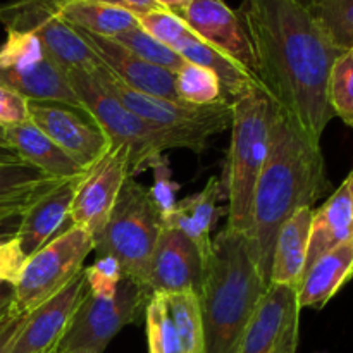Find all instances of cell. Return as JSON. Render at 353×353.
Segmentation results:
<instances>
[{"label": "cell", "mask_w": 353, "mask_h": 353, "mask_svg": "<svg viewBox=\"0 0 353 353\" xmlns=\"http://www.w3.org/2000/svg\"><path fill=\"white\" fill-rule=\"evenodd\" d=\"M257 79L272 103L314 141L334 114L327 102L331 69L343 52L299 0H243L240 9Z\"/></svg>", "instance_id": "obj_1"}, {"label": "cell", "mask_w": 353, "mask_h": 353, "mask_svg": "<svg viewBox=\"0 0 353 353\" xmlns=\"http://www.w3.org/2000/svg\"><path fill=\"white\" fill-rule=\"evenodd\" d=\"M330 188L319 141H314L285 110L271 102L268 157L255 185L247 234L255 264L268 285L279 228L299 209L312 207Z\"/></svg>", "instance_id": "obj_2"}, {"label": "cell", "mask_w": 353, "mask_h": 353, "mask_svg": "<svg viewBox=\"0 0 353 353\" xmlns=\"http://www.w3.org/2000/svg\"><path fill=\"white\" fill-rule=\"evenodd\" d=\"M268 286L255 264L247 234L221 231L212 240L199 293L203 353H238Z\"/></svg>", "instance_id": "obj_3"}, {"label": "cell", "mask_w": 353, "mask_h": 353, "mask_svg": "<svg viewBox=\"0 0 353 353\" xmlns=\"http://www.w3.org/2000/svg\"><path fill=\"white\" fill-rule=\"evenodd\" d=\"M231 143L224 192L231 233L248 234L257 179L268 157L271 138V100L254 88L231 103Z\"/></svg>", "instance_id": "obj_4"}, {"label": "cell", "mask_w": 353, "mask_h": 353, "mask_svg": "<svg viewBox=\"0 0 353 353\" xmlns=\"http://www.w3.org/2000/svg\"><path fill=\"white\" fill-rule=\"evenodd\" d=\"M68 74L78 100L102 128L110 145H124L130 150V178L154 168L164 159V152L171 148H188L196 154L205 150L207 145L193 138L145 123L103 88L90 69H72Z\"/></svg>", "instance_id": "obj_5"}, {"label": "cell", "mask_w": 353, "mask_h": 353, "mask_svg": "<svg viewBox=\"0 0 353 353\" xmlns=\"http://www.w3.org/2000/svg\"><path fill=\"white\" fill-rule=\"evenodd\" d=\"M162 231L164 219L152 200L150 190L134 178H128L109 221L93 240V252L97 257L110 255L116 259L124 278L147 288L152 255Z\"/></svg>", "instance_id": "obj_6"}, {"label": "cell", "mask_w": 353, "mask_h": 353, "mask_svg": "<svg viewBox=\"0 0 353 353\" xmlns=\"http://www.w3.org/2000/svg\"><path fill=\"white\" fill-rule=\"evenodd\" d=\"M0 45V85L26 100L83 107L69 74L34 34L7 30Z\"/></svg>", "instance_id": "obj_7"}, {"label": "cell", "mask_w": 353, "mask_h": 353, "mask_svg": "<svg viewBox=\"0 0 353 353\" xmlns=\"http://www.w3.org/2000/svg\"><path fill=\"white\" fill-rule=\"evenodd\" d=\"M93 248L92 234L83 228L72 226L30 255L19 279L12 286L14 302L10 312L17 316L30 314L62 292L76 276L81 274L83 264Z\"/></svg>", "instance_id": "obj_8"}, {"label": "cell", "mask_w": 353, "mask_h": 353, "mask_svg": "<svg viewBox=\"0 0 353 353\" xmlns=\"http://www.w3.org/2000/svg\"><path fill=\"white\" fill-rule=\"evenodd\" d=\"M90 71L102 83L103 88L116 95L131 112L159 130L185 134L207 145L212 134L226 131L231 126V103L193 105L181 100L147 95L119 81L102 62L93 65Z\"/></svg>", "instance_id": "obj_9"}, {"label": "cell", "mask_w": 353, "mask_h": 353, "mask_svg": "<svg viewBox=\"0 0 353 353\" xmlns=\"http://www.w3.org/2000/svg\"><path fill=\"white\" fill-rule=\"evenodd\" d=\"M150 296V290L130 278H123L112 299H99L88 292L57 352L103 353L121 330L140 321Z\"/></svg>", "instance_id": "obj_10"}, {"label": "cell", "mask_w": 353, "mask_h": 353, "mask_svg": "<svg viewBox=\"0 0 353 353\" xmlns=\"http://www.w3.org/2000/svg\"><path fill=\"white\" fill-rule=\"evenodd\" d=\"M0 26L6 31L34 34L65 71L92 69L100 62L79 31L62 19L59 0H12L0 3Z\"/></svg>", "instance_id": "obj_11"}, {"label": "cell", "mask_w": 353, "mask_h": 353, "mask_svg": "<svg viewBox=\"0 0 353 353\" xmlns=\"http://www.w3.org/2000/svg\"><path fill=\"white\" fill-rule=\"evenodd\" d=\"M28 119L85 171L110 147L107 134L85 107L28 100Z\"/></svg>", "instance_id": "obj_12"}, {"label": "cell", "mask_w": 353, "mask_h": 353, "mask_svg": "<svg viewBox=\"0 0 353 353\" xmlns=\"http://www.w3.org/2000/svg\"><path fill=\"white\" fill-rule=\"evenodd\" d=\"M128 178L130 150L124 145H110L78 181L71 205L72 224L88 231L95 240L109 221Z\"/></svg>", "instance_id": "obj_13"}, {"label": "cell", "mask_w": 353, "mask_h": 353, "mask_svg": "<svg viewBox=\"0 0 353 353\" xmlns=\"http://www.w3.org/2000/svg\"><path fill=\"white\" fill-rule=\"evenodd\" d=\"M300 310L295 286L269 285L255 307L238 353H295Z\"/></svg>", "instance_id": "obj_14"}, {"label": "cell", "mask_w": 353, "mask_h": 353, "mask_svg": "<svg viewBox=\"0 0 353 353\" xmlns=\"http://www.w3.org/2000/svg\"><path fill=\"white\" fill-rule=\"evenodd\" d=\"M178 16L200 40L230 57L257 79L255 55L238 10L231 9L224 0H188Z\"/></svg>", "instance_id": "obj_15"}, {"label": "cell", "mask_w": 353, "mask_h": 353, "mask_svg": "<svg viewBox=\"0 0 353 353\" xmlns=\"http://www.w3.org/2000/svg\"><path fill=\"white\" fill-rule=\"evenodd\" d=\"M203 268L205 262L193 241L181 231L164 228L152 255L147 288L155 295H199L202 288Z\"/></svg>", "instance_id": "obj_16"}, {"label": "cell", "mask_w": 353, "mask_h": 353, "mask_svg": "<svg viewBox=\"0 0 353 353\" xmlns=\"http://www.w3.org/2000/svg\"><path fill=\"white\" fill-rule=\"evenodd\" d=\"M88 295L85 274H78L62 292L48 299L26 317L10 353H52L68 333L79 305Z\"/></svg>", "instance_id": "obj_17"}, {"label": "cell", "mask_w": 353, "mask_h": 353, "mask_svg": "<svg viewBox=\"0 0 353 353\" xmlns=\"http://www.w3.org/2000/svg\"><path fill=\"white\" fill-rule=\"evenodd\" d=\"M76 30L88 43L93 54L99 57V61L124 85L141 93H147V95L179 100L178 93H176V72L137 57L112 38L88 33L79 28Z\"/></svg>", "instance_id": "obj_18"}, {"label": "cell", "mask_w": 353, "mask_h": 353, "mask_svg": "<svg viewBox=\"0 0 353 353\" xmlns=\"http://www.w3.org/2000/svg\"><path fill=\"white\" fill-rule=\"evenodd\" d=\"M79 179L81 176L62 179L24 209L17 241L26 257L74 226L71 219V205Z\"/></svg>", "instance_id": "obj_19"}, {"label": "cell", "mask_w": 353, "mask_h": 353, "mask_svg": "<svg viewBox=\"0 0 353 353\" xmlns=\"http://www.w3.org/2000/svg\"><path fill=\"white\" fill-rule=\"evenodd\" d=\"M223 192V179L212 176L203 190L176 203V209L164 217V228H172L188 236L199 248L203 262H207L212 252L214 238L210 233L223 214V209L219 207Z\"/></svg>", "instance_id": "obj_20"}, {"label": "cell", "mask_w": 353, "mask_h": 353, "mask_svg": "<svg viewBox=\"0 0 353 353\" xmlns=\"http://www.w3.org/2000/svg\"><path fill=\"white\" fill-rule=\"evenodd\" d=\"M6 138L9 147L19 155L24 164L40 169L50 178L71 179L86 172L30 119L6 126Z\"/></svg>", "instance_id": "obj_21"}, {"label": "cell", "mask_w": 353, "mask_h": 353, "mask_svg": "<svg viewBox=\"0 0 353 353\" xmlns=\"http://www.w3.org/2000/svg\"><path fill=\"white\" fill-rule=\"evenodd\" d=\"M353 278V241L317 259L296 288L300 309L321 310Z\"/></svg>", "instance_id": "obj_22"}, {"label": "cell", "mask_w": 353, "mask_h": 353, "mask_svg": "<svg viewBox=\"0 0 353 353\" xmlns=\"http://www.w3.org/2000/svg\"><path fill=\"white\" fill-rule=\"evenodd\" d=\"M353 240V209L350 190L345 179L330 199L317 210H314L310 224L309 252H307L305 269L310 268L319 257L327 252L341 247Z\"/></svg>", "instance_id": "obj_23"}, {"label": "cell", "mask_w": 353, "mask_h": 353, "mask_svg": "<svg viewBox=\"0 0 353 353\" xmlns=\"http://www.w3.org/2000/svg\"><path fill=\"white\" fill-rule=\"evenodd\" d=\"M314 209H299L278 231L272 252L269 285H286L299 288L309 252L310 224Z\"/></svg>", "instance_id": "obj_24"}, {"label": "cell", "mask_w": 353, "mask_h": 353, "mask_svg": "<svg viewBox=\"0 0 353 353\" xmlns=\"http://www.w3.org/2000/svg\"><path fill=\"white\" fill-rule=\"evenodd\" d=\"M176 52L186 62L202 65V68H207L216 72L221 85H223L224 97H226V100L230 103H233L234 100L243 97L250 90L261 88L259 81L250 72H247L241 65L231 61L230 57H226L219 50H216V48L207 45L203 40H200L195 33L190 34L186 40H183L176 47Z\"/></svg>", "instance_id": "obj_25"}, {"label": "cell", "mask_w": 353, "mask_h": 353, "mask_svg": "<svg viewBox=\"0 0 353 353\" xmlns=\"http://www.w3.org/2000/svg\"><path fill=\"white\" fill-rule=\"evenodd\" d=\"M59 14L71 26L107 38L138 26L133 12L95 0H59Z\"/></svg>", "instance_id": "obj_26"}, {"label": "cell", "mask_w": 353, "mask_h": 353, "mask_svg": "<svg viewBox=\"0 0 353 353\" xmlns=\"http://www.w3.org/2000/svg\"><path fill=\"white\" fill-rule=\"evenodd\" d=\"M59 181L24 162L0 164V210L30 205Z\"/></svg>", "instance_id": "obj_27"}, {"label": "cell", "mask_w": 353, "mask_h": 353, "mask_svg": "<svg viewBox=\"0 0 353 353\" xmlns=\"http://www.w3.org/2000/svg\"><path fill=\"white\" fill-rule=\"evenodd\" d=\"M183 353H203L202 309L196 293L164 295Z\"/></svg>", "instance_id": "obj_28"}, {"label": "cell", "mask_w": 353, "mask_h": 353, "mask_svg": "<svg viewBox=\"0 0 353 353\" xmlns=\"http://www.w3.org/2000/svg\"><path fill=\"white\" fill-rule=\"evenodd\" d=\"M176 93L179 100L193 105H212V103L226 102L223 85L219 78L210 69L186 62L176 72Z\"/></svg>", "instance_id": "obj_29"}, {"label": "cell", "mask_w": 353, "mask_h": 353, "mask_svg": "<svg viewBox=\"0 0 353 353\" xmlns=\"http://www.w3.org/2000/svg\"><path fill=\"white\" fill-rule=\"evenodd\" d=\"M145 324L148 353H183L164 295L152 293L145 307Z\"/></svg>", "instance_id": "obj_30"}, {"label": "cell", "mask_w": 353, "mask_h": 353, "mask_svg": "<svg viewBox=\"0 0 353 353\" xmlns=\"http://www.w3.org/2000/svg\"><path fill=\"white\" fill-rule=\"evenodd\" d=\"M112 40H116L117 43L123 45L124 48L134 54L137 57L143 59V61L150 62V64L159 65V68H164L168 71L178 72L183 65L186 64L185 59L174 52L172 48L165 47L164 43H161L159 40H155L154 37L147 33L145 30H141L140 24L131 30L124 31V33L117 34Z\"/></svg>", "instance_id": "obj_31"}, {"label": "cell", "mask_w": 353, "mask_h": 353, "mask_svg": "<svg viewBox=\"0 0 353 353\" xmlns=\"http://www.w3.org/2000/svg\"><path fill=\"white\" fill-rule=\"evenodd\" d=\"M327 102L336 117L353 128V54L343 52L331 69Z\"/></svg>", "instance_id": "obj_32"}, {"label": "cell", "mask_w": 353, "mask_h": 353, "mask_svg": "<svg viewBox=\"0 0 353 353\" xmlns=\"http://www.w3.org/2000/svg\"><path fill=\"white\" fill-rule=\"evenodd\" d=\"M314 16L341 50L353 47V0H324Z\"/></svg>", "instance_id": "obj_33"}, {"label": "cell", "mask_w": 353, "mask_h": 353, "mask_svg": "<svg viewBox=\"0 0 353 353\" xmlns=\"http://www.w3.org/2000/svg\"><path fill=\"white\" fill-rule=\"evenodd\" d=\"M138 24L150 37H154L155 40L164 43L165 47L172 48L174 52L183 40L193 34V31L185 24V21L178 14L168 9H155L141 14V16H138Z\"/></svg>", "instance_id": "obj_34"}, {"label": "cell", "mask_w": 353, "mask_h": 353, "mask_svg": "<svg viewBox=\"0 0 353 353\" xmlns=\"http://www.w3.org/2000/svg\"><path fill=\"white\" fill-rule=\"evenodd\" d=\"M88 292L99 299H112L117 286L123 281L124 272L119 262L110 255H100L90 268L83 271Z\"/></svg>", "instance_id": "obj_35"}, {"label": "cell", "mask_w": 353, "mask_h": 353, "mask_svg": "<svg viewBox=\"0 0 353 353\" xmlns=\"http://www.w3.org/2000/svg\"><path fill=\"white\" fill-rule=\"evenodd\" d=\"M152 171H154V185L148 190H150V196L154 200L155 207H157L162 219H164L165 216H169L176 209V203H178L176 195L179 192V185L172 179L171 168H169V162L165 157L161 162H157L152 168Z\"/></svg>", "instance_id": "obj_36"}, {"label": "cell", "mask_w": 353, "mask_h": 353, "mask_svg": "<svg viewBox=\"0 0 353 353\" xmlns=\"http://www.w3.org/2000/svg\"><path fill=\"white\" fill-rule=\"evenodd\" d=\"M26 261L28 257L17 238L0 245V285H16Z\"/></svg>", "instance_id": "obj_37"}, {"label": "cell", "mask_w": 353, "mask_h": 353, "mask_svg": "<svg viewBox=\"0 0 353 353\" xmlns=\"http://www.w3.org/2000/svg\"><path fill=\"white\" fill-rule=\"evenodd\" d=\"M24 121H28V100L0 85V126H12Z\"/></svg>", "instance_id": "obj_38"}, {"label": "cell", "mask_w": 353, "mask_h": 353, "mask_svg": "<svg viewBox=\"0 0 353 353\" xmlns=\"http://www.w3.org/2000/svg\"><path fill=\"white\" fill-rule=\"evenodd\" d=\"M28 314H12L3 317L0 321V353H10L12 352L14 341H16L17 334L23 330L24 323H26Z\"/></svg>", "instance_id": "obj_39"}, {"label": "cell", "mask_w": 353, "mask_h": 353, "mask_svg": "<svg viewBox=\"0 0 353 353\" xmlns=\"http://www.w3.org/2000/svg\"><path fill=\"white\" fill-rule=\"evenodd\" d=\"M26 207H10V209L0 210V245L17 238Z\"/></svg>", "instance_id": "obj_40"}, {"label": "cell", "mask_w": 353, "mask_h": 353, "mask_svg": "<svg viewBox=\"0 0 353 353\" xmlns=\"http://www.w3.org/2000/svg\"><path fill=\"white\" fill-rule=\"evenodd\" d=\"M95 2H102L107 3V6H114V7H121V9H126L130 12H133L134 16H141L145 12H150V10L155 9H162L159 7L154 0H95Z\"/></svg>", "instance_id": "obj_41"}, {"label": "cell", "mask_w": 353, "mask_h": 353, "mask_svg": "<svg viewBox=\"0 0 353 353\" xmlns=\"http://www.w3.org/2000/svg\"><path fill=\"white\" fill-rule=\"evenodd\" d=\"M14 302V288L10 285H0V321L9 316Z\"/></svg>", "instance_id": "obj_42"}, {"label": "cell", "mask_w": 353, "mask_h": 353, "mask_svg": "<svg viewBox=\"0 0 353 353\" xmlns=\"http://www.w3.org/2000/svg\"><path fill=\"white\" fill-rule=\"evenodd\" d=\"M19 162L23 161L12 148L0 145V164H19Z\"/></svg>", "instance_id": "obj_43"}, {"label": "cell", "mask_w": 353, "mask_h": 353, "mask_svg": "<svg viewBox=\"0 0 353 353\" xmlns=\"http://www.w3.org/2000/svg\"><path fill=\"white\" fill-rule=\"evenodd\" d=\"M154 2L157 3L159 7H162V9H168L171 10V12L178 14L179 10L188 3V0H154Z\"/></svg>", "instance_id": "obj_44"}, {"label": "cell", "mask_w": 353, "mask_h": 353, "mask_svg": "<svg viewBox=\"0 0 353 353\" xmlns=\"http://www.w3.org/2000/svg\"><path fill=\"white\" fill-rule=\"evenodd\" d=\"M300 3H302L303 7H307V9H310V10H316L317 7L321 6V3L324 2V0H299Z\"/></svg>", "instance_id": "obj_45"}, {"label": "cell", "mask_w": 353, "mask_h": 353, "mask_svg": "<svg viewBox=\"0 0 353 353\" xmlns=\"http://www.w3.org/2000/svg\"><path fill=\"white\" fill-rule=\"evenodd\" d=\"M347 183H348V190H350V199H352V209H353V171L348 174L347 178ZM353 241V240H352Z\"/></svg>", "instance_id": "obj_46"}, {"label": "cell", "mask_w": 353, "mask_h": 353, "mask_svg": "<svg viewBox=\"0 0 353 353\" xmlns=\"http://www.w3.org/2000/svg\"><path fill=\"white\" fill-rule=\"evenodd\" d=\"M0 145H3V147H9V143H7V138H6V128L0 126Z\"/></svg>", "instance_id": "obj_47"}, {"label": "cell", "mask_w": 353, "mask_h": 353, "mask_svg": "<svg viewBox=\"0 0 353 353\" xmlns=\"http://www.w3.org/2000/svg\"><path fill=\"white\" fill-rule=\"evenodd\" d=\"M55 353H93L90 350H74V352H55Z\"/></svg>", "instance_id": "obj_48"}, {"label": "cell", "mask_w": 353, "mask_h": 353, "mask_svg": "<svg viewBox=\"0 0 353 353\" xmlns=\"http://www.w3.org/2000/svg\"><path fill=\"white\" fill-rule=\"evenodd\" d=\"M350 52H352V54H353V47H352V48H350Z\"/></svg>", "instance_id": "obj_49"}, {"label": "cell", "mask_w": 353, "mask_h": 353, "mask_svg": "<svg viewBox=\"0 0 353 353\" xmlns=\"http://www.w3.org/2000/svg\"><path fill=\"white\" fill-rule=\"evenodd\" d=\"M52 353H55V352H52Z\"/></svg>", "instance_id": "obj_50"}, {"label": "cell", "mask_w": 353, "mask_h": 353, "mask_svg": "<svg viewBox=\"0 0 353 353\" xmlns=\"http://www.w3.org/2000/svg\"><path fill=\"white\" fill-rule=\"evenodd\" d=\"M6 317H7V316H6Z\"/></svg>", "instance_id": "obj_51"}]
</instances>
